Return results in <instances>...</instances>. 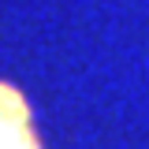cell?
Returning <instances> with one entry per match:
<instances>
[{"label":"cell","mask_w":149,"mask_h":149,"mask_svg":"<svg viewBox=\"0 0 149 149\" xmlns=\"http://www.w3.org/2000/svg\"><path fill=\"white\" fill-rule=\"evenodd\" d=\"M0 149H34L22 104L4 90H0Z\"/></svg>","instance_id":"cell-1"}]
</instances>
